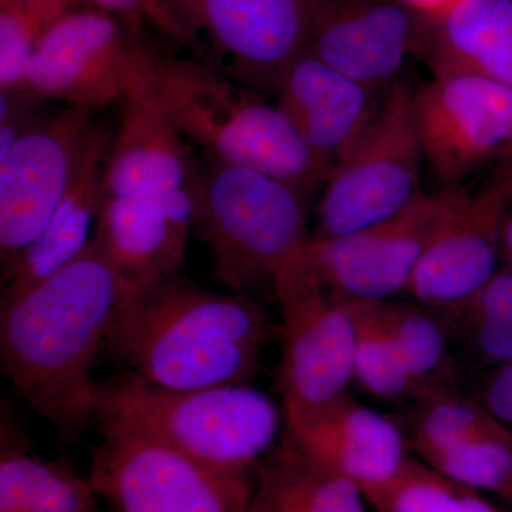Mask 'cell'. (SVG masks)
I'll return each instance as SVG.
<instances>
[{
	"mask_svg": "<svg viewBox=\"0 0 512 512\" xmlns=\"http://www.w3.org/2000/svg\"><path fill=\"white\" fill-rule=\"evenodd\" d=\"M121 292L94 235L69 264L2 303V372L66 439H77L94 421V362L109 338Z\"/></svg>",
	"mask_w": 512,
	"mask_h": 512,
	"instance_id": "obj_1",
	"label": "cell"
},
{
	"mask_svg": "<svg viewBox=\"0 0 512 512\" xmlns=\"http://www.w3.org/2000/svg\"><path fill=\"white\" fill-rule=\"evenodd\" d=\"M271 333L264 308L244 293L174 278L121 295L106 346L144 382L205 389L248 384Z\"/></svg>",
	"mask_w": 512,
	"mask_h": 512,
	"instance_id": "obj_2",
	"label": "cell"
},
{
	"mask_svg": "<svg viewBox=\"0 0 512 512\" xmlns=\"http://www.w3.org/2000/svg\"><path fill=\"white\" fill-rule=\"evenodd\" d=\"M136 87L184 140L214 160L271 175L306 195L328 180L332 167L313 153L284 111L210 64L144 45Z\"/></svg>",
	"mask_w": 512,
	"mask_h": 512,
	"instance_id": "obj_3",
	"label": "cell"
},
{
	"mask_svg": "<svg viewBox=\"0 0 512 512\" xmlns=\"http://www.w3.org/2000/svg\"><path fill=\"white\" fill-rule=\"evenodd\" d=\"M94 421L123 427L228 473H252L284 410L249 384L168 389L127 375L97 384Z\"/></svg>",
	"mask_w": 512,
	"mask_h": 512,
	"instance_id": "obj_4",
	"label": "cell"
},
{
	"mask_svg": "<svg viewBox=\"0 0 512 512\" xmlns=\"http://www.w3.org/2000/svg\"><path fill=\"white\" fill-rule=\"evenodd\" d=\"M212 278L237 293L271 291L308 245L305 192L251 168L211 164L191 185Z\"/></svg>",
	"mask_w": 512,
	"mask_h": 512,
	"instance_id": "obj_5",
	"label": "cell"
},
{
	"mask_svg": "<svg viewBox=\"0 0 512 512\" xmlns=\"http://www.w3.org/2000/svg\"><path fill=\"white\" fill-rule=\"evenodd\" d=\"M413 93L397 82L355 143L336 161L318 204L316 237L352 234L406 208L420 194L423 147Z\"/></svg>",
	"mask_w": 512,
	"mask_h": 512,
	"instance_id": "obj_6",
	"label": "cell"
},
{
	"mask_svg": "<svg viewBox=\"0 0 512 512\" xmlns=\"http://www.w3.org/2000/svg\"><path fill=\"white\" fill-rule=\"evenodd\" d=\"M323 0H153L150 22L175 42L210 47L239 83L276 89L308 50Z\"/></svg>",
	"mask_w": 512,
	"mask_h": 512,
	"instance_id": "obj_7",
	"label": "cell"
},
{
	"mask_svg": "<svg viewBox=\"0 0 512 512\" xmlns=\"http://www.w3.org/2000/svg\"><path fill=\"white\" fill-rule=\"evenodd\" d=\"M89 481L111 512H248L249 474L228 473L111 424H99Z\"/></svg>",
	"mask_w": 512,
	"mask_h": 512,
	"instance_id": "obj_8",
	"label": "cell"
},
{
	"mask_svg": "<svg viewBox=\"0 0 512 512\" xmlns=\"http://www.w3.org/2000/svg\"><path fill=\"white\" fill-rule=\"evenodd\" d=\"M468 197L464 185L421 191L402 211L372 227L340 237L312 235L303 261L343 298L392 301L407 292L421 258Z\"/></svg>",
	"mask_w": 512,
	"mask_h": 512,
	"instance_id": "obj_9",
	"label": "cell"
},
{
	"mask_svg": "<svg viewBox=\"0 0 512 512\" xmlns=\"http://www.w3.org/2000/svg\"><path fill=\"white\" fill-rule=\"evenodd\" d=\"M274 296L282 316L276 379L284 406H319L348 393L356 335L352 302L323 285L303 254L281 276Z\"/></svg>",
	"mask_w": 512,
	"mask_h": 512,
	"instance_id": "obj_10",
	"label": "cell"
},
{
	"mask_svg": "<svg viewBox=\"0 0 512 512\" xmlns=\"http://www.w3.org/2000/svg\"><path fill=\"white\" fill-rule=\"evenodd\" d=\"M144 42L116 16L84 6L47 33L30 60L22 90L36 103L97 111L136 89Z\"/></svg>",
	"mask_w": 512,
	"mask_h": 512,
	"instance_id": "obj_11",
	"label": "cell"
},
{
	"mask_svg": "<svg viewBox=\"0 0 512 512\" xmlns=\"http://www.w3.org/2000/svg\"><path fill=\"white\" fill-rule=\"evenodd\" d=\"M413 107L424 160L441 187L512 157L510 87L473 74H431Z\"/></svg>",
	"mask_w": 512,
	"mask_h": 512,
	"instance_id": "obj_12",
	"label": "cell"
},
{
	"mask_svg": "<svg viewBox=\"0 0 512 512\" xmlns=\"http://www.w3.org/2000/svg\"><path fill=\"white\" fill-rule=\"evenodd\" d=\"M97 111L37 117L0 158V254L5 269L35 241L63 200L92 137Z\"/></svg>",
	"mask_w": 512,
	"mask_h": 512,
	"instance_id": "obj_13",
	"label": "cell"
},
{
	"mask_svg": "<svg viewBox=\"0 0 512 512\" xmlns=\"http://www.w3.org/2000/svg\"><path fill=\"white\" fill-rule=\"evenodd\" d=\"M512 210V157L495 167L417 265L407 292L439 312L467 305L503 268V232Z\"/></svg>",
	"mask_w": 512,
	"mask_h": 512,
	"instance_id": "obj_14",
	"label": "cell"
},
{
	"mask_svg": "<svg viewBox=\"0 0 512 512\" xmlns=\"http://www.w3.org/2000/svg\"><path fill=\"white\" fill-rule=\"evenodd\" d=\"M423 18L402 0H323L308 52L373 92H389L419 53Z\"/></svg>",
	"mask_w": 512,
	"mask_h": 512,
	"instance_id": "obj_15",
	"label": "cell"
},
{
	"mask_svg": "<svg viewBox=\"0 0 512 512\" xmlns=\"http://www.w3.org/2000/svg\"><path fill=\"white\" fill-rule=\"evenodd\" d=\"M284 414L286 439L362 493L389 481L409 458L402 427L349 392L319 406H284Z\"/></svg>",
	"mask_w": 512,
	"mask_h": 512,
	"instance_id": "obj_16",
	"label": "cell"
},
{
	"mask_svg": "<svg viewBox=\"0 0 512 512\" xmlns=\"http://www.w3.org/2000/svg\"><path fill=\"white\" fill-rule=\"evenodd\" d=\"M192 224L191 187L106 197L94 235L119 276L121 295L178 278Z\"/></svg>",
	"mask_w": 512,
	"mask_h": 512,
	"instance_id": "obj_17",
	"label": "cell"
},
{
	"mask_svg": "<svg viewBox=\"0 0 512 512\" xmlns=\"http://www.w3.org/2000/svg\"><path fill=\"white\" fill-rule=\"evenodd\" d=\"M410 447L441 476L512 501V433L474 397L444 394L416 414Z\"/></svg>",
	"mask_w": 512,
	"mask_h": 512,
	"instance_id": "obj_18",
	"label": "cell"
},
{
	"mask_svg": "<svg viewBox=\"0 0 512 512\" xmlns=\"http://www.w3.org/2000/svg\"><path fill=\"white\" fill-rule=\"evenodd\" d=\"M284 111L309 148L335 165L375 116L382 100L363 84L305 50L284 70L275 89Z\"/></svg>",
	"mask_w": 512,
	"mask_h": 512,
	"instance_id": "obj_19",
	"label": "cell"
},
{
	"mask_svg": "<svg viewBox=\"0 0 512 512\" xmlns=\"http://www.w3.org/2000/svg\"><path fill=\"white\" fill-rule=\"evenodd\" d=\"M113 133L97 123L72 184L35 241L3 271L2 303L13 301L69 264L89 245L90 228L106 200L104 167Z\"/></svg>",
	"mask_w": 512,
	"mask_h": 512,
	"instance_id": "obj_20",
	"label": "cell"
},
{
	"mask_svg": "<svg viewBox=\"0 0 512 512\" xmlns=\"http://www.w3.org/2000/svg\"><path fill=\"white\" fill-rule=\"evenodd\" d=\"M123 103L104 167L106 197L191 187L195 170L184 137L137 87Z\"/></svg>",
	"mask_w": 512,
	"mask_h": 512,
	"instance_id": "obj_21",
	"label": "cell"
},
{
	"mask_svg": "<svg viewBox=\"0 0 512 512\" xmlns=\"http://www.w3.org/2000/svg\"><path fill=\"white\" fill-rule=\"evenodd\" d=\"M417 57L431 74H473L512 89V0H466L423 19Z\"/></svg>",
	"mask_w": 512,
	"mask_h": 512,
	"instance_id": "obj_22",
	"label": "cell"
},
{
	"mask_svg": "<svg viewBox=\"0 0 512 512\" xmlns=\"http://www.w3.org/2000/svg\"><path fill=\"white\" fill-rule=\"evenodd\" d=\"M248 512H367L359 485L309 460L282 439L256 463Z\"/></svg>",
	"mask_w": 512,
	"mask_h": 512,
	"instance_id": "obj_23",
	"label": "cell"
},
{
	"mask_svg": "<svg viewBox=\"0 0 512 512\" xmlns=\"http://www.w3.org/2000/svg\"><path fill=\"white\" fill-rule=\"evenodd\" d=\"M387 332L417 390V400L460 390L461 366L443 313L420 303L380 302Z\"/></svg>",
	"mask_w": 512,
	"mask_h": 512,
	"instance_id": "obj_24",
	"label": "cell"
},
{
	"mask_svg": "<svg viewBox=\"0 0 512 512\" xmlns=\"http://www.w3.org/2000/svg\"><path fill=\"white\" fill-rule=\"evenodd\" d=\"M89 478L62 463H50L3 444L0 457V512H96Z\"/></svg>",
	"mask_w": 512,
	"mask_h": 512,
	"instance_id": "obj_25",
	"label": "cell"
},
{
	"mask_svg": "<svg viewBox=\"0 0 512 512\" xmlns=\"http://www.w3.org/2000/svg\"><path fill=\"white\" fill-rule=\"evenodd\" d=\"M376 512H504L483 493L407 458L386 483L363 491Z\"/></svg>",
	"mask_w": 512,
	"mask_h": 512,
	"instance_id": "obj_26",
	"label": "cell"
},
{
	"mask_svg": "<svg viewBox=\"0 0 512 512\" xmlns=\"http://www.w3.org/2000/svg\"><path fill=\"white\" fill-rule=\"evenodd\" d=\"M350 302L356 329L353 382L384 402L413 404L417 390L384 325L380 302Z\"/></svg>",
	"mask_w": 512,
	"mask_h": 512,
	"instance_id": "obj_27",
	"label": "cell"
},
{
	"mask_svg": "<svg viewBox=\"0 0 512 512\" xmlns=\"http://www.w3.org/2000/svg\"><path fill=\"white\" fill-rule=\"evenodd\" d=\"M84 0H9L0 3V92L22 87L26 69L57 23Z\"/></svg>",
	"mask_w": 512,
	"mask_h": 512,
	"instance_id": "obj_28",
	"label": "cell"
},
{
	"mask_svg": "<svg viewBox=\"0 0 512 512\" xmlns=\"http://www.w3.org/2000/svg\"><path fill=\"white\" fill-rule=\"evenodd\" d=\"M474 399L512 433V363L488 372Z\"/></svg>",
	"mask_w": 512,
	"mask_h": 512,
	"instance_id": "obj_29",
	"label": "cell"
},
{
	"mask_svg": "<svg viewBox=\"0 0 512 512\" xmlns=\"http://www.w3.org/2000/svg\"><path fill=\"white\" fill-rule=\"evenodd\" d=\"M501 320L512 329V275L501 268L467 305Z\"/></svg>",
	"mask_w": 512,
	"mask_h": 512,
	"instance_id": "obj_30",
	"label": "cell"
},
{
	"mask_svg": "<svg viewBox=\"0 0 512 512\" xmlns=\"http://www.w3.org/2000/svg\"><path fill=\"white\" fill-rule=\"evenodd\" d=\"M84 2L94 9L103 10L124 20V25L136 39H143L141 25L144 19H151V12H153V0H84Z\"/></svg>",
	"mask_w": 512,
	"mask_h": 512,
	"instance_id": "obj_31",
	"label": "cell"
},
{
	"mask_svg": "<svg viewBox=\"0 0 512 512\" xmlns=\"http://www.w3.org/2000/svg\"><path fill=\"white\" fill-rule=\"evenodd\" d=\"M402 2L409 6L414 13H417L420 18L439 20L453 12L466 0H402Z\"/></svg>",
	"mask_w": 512,
	"mask_h": 512,
	"instance_id": "obj_32",
	"label": "cell"
},
{
	"mask_svg": "<svg viewBox=\"0 0 512 512\" xmlns=\"http://www.w3.org/2000/svg\"><path fill=\"white\" fill-rule=\"evenodd\" d=\"M503 268L512 275V210L505 221L503 232Z\"/></svg>",
	"mask_w": 512,
	"mask_h": 512,
	"instance_id": "obj_33",
	"label": "cell"
},
{
	"mask_svg": "<svg viewBox=\"0 0 512 512\" xmlns=\"http://www.w3.org/2000/svg\"><path fill=\"white\" fill-rule=\"evenodd\" d=\"M9 2V0H0V3Z\"/></svg>",
	"mask_w": 512,
	"mask_h": 512,
	"instance_id": "obj_34",
	"label": "cell"
},
{
	"mask_svg": "<svg viewBox=\"0 0 512 512\" xmlns=\"http://www.w3.org/2000/svg\"><path fill=\"white\" fill-rule=\"evenodd\" d=\"M508 505H510V507H511V510H512V501H511V503H510V504H508Z\"/></svg>",
	"mask_w": 512,
	"mask_h": 512,
	"instance_id": "obj_35",
	"label": "cell"
},
{
	"mask_svg": "<svg viewBox=\"0 0 512 512\" xmlns=\"http://www.w3.org/2000/svg\"><path fill=\"white\" fill-rule=\"evenodd\" d=\"M97 512V511H96Z\"/></svg>",
	"mask_w": 512,
	"mask_h": 512,
	"instance_id": "obj_36",
	"label": "cell"
}]
</instances>
